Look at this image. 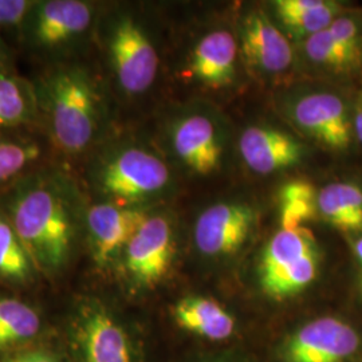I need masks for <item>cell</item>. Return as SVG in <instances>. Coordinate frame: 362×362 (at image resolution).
<instances>
[{"label": "cell", "mask_w": 362, "mask_h": 362, "mask_svg": "<svg viewBox=\"0 0 362 362\" xmlns=\"http://www.w3.org/2000/svg\"><path fill=\"white\" fill-rule=\"evenodd\" d=\"M238 46L230 31H214L202 39L191 61V71L209 88H223L235 76Z\"/></svg>", "instance_id": "9a60e30c"}, {"label": "cell", "mask_w": 362, "mask_h": 362, "mask_svg": "<svg viewBox=\"0 0 362 362\" xmlns=\"http://www.w3.org/2000/svg\"><path fill=\"white\" fill-rule=\"evenodd\" d=\"M173 146L182 163L200 175H208L219 167L221 146L215 127L207 117L181 119L173 132Z\"/></svg>", "instance_id": "4fadbf2b"}, {"label": "cell", "mask_w": 362, "mask_h": 362, "mask_svg": "<svg viewBox=\"0 0 362 362\" xmlns=\"http://www.w3.org/2000/svg\"><path fill=\"white\" fill-rule=\"evenodd\" d=\"M327 28L341 45H344L350 52H356L362 57L361 34L360 28L353 19L346 16H338Z\"/></svg>", "instance_id": "4316f807"}, {"label": "cell", "mask_w": 362, "mask_h": 362, "mask_svg": "<svg viewBox=\"0 0 362 362\" xmlns=\"http://www.w3.org/2000/svg\"><path fill=\"white\" fill-rule=\"evenodd\" d=\"M7 362H55L52 358L46 354L40 353H34V354H26V356H19L16 358H13Z\"/></svg>", "instance_id": "f546056e"}, {"label": "cell", "mask_w": 362, "mask_h": 362, "mask_svg": "<svg viewBox=\"0 0 362 362\" xmlns=\"http://www.w3.org/2000/svg\"><path fill=\"white\" fill-rule=\"evenodd\" d=\"M54 137L66 152L83 151L97 125V100L89 79L78 70H62L49 85Z\"/></svg>", "instance_id": "7a4b0ae2"}, {"label": "cell", "mask_w": 362, "mask_h": 362, "mask_svg": "<svg viewBox=\"0 0 362 362\" xmlns=\"http://www.w3.org/2000/svg\"><path fill=\"white\" fill-rule=\"evenodd\" d=\"M239 149L247 167L260 175L290 168L302 158V148L284 132L252 127L243 132Z\"/></svg>", "instance_id": "30bf717a"}, {"label": "cell", "mask_w": 362, "mask_h": 362, "mask_svg": "<svg viewBox=\"0 0 362 362\" xmlns=\"http://www.w3.org/2000/svg\"><path fill=\"white\" fill-rule=\"evenodd\" d=\"M110 52L118 82L127 93H143L153 83L158 55L148 35L134 21L127 18L117 25Z\"/></svg>", "instance_id": "5b68a950"}, {"label": "cell", "mask_w": 362, "mask_h": 362, "mask_svg": "<svg viewBox=\"0 0 362 362\" xmlns=\"http://www.w3.org/2000/svg\"><path fill=\"white\" fill-rule=\"evenodd\" d=\"M324 0H278L275 1V10L281 21L294 18L308 13L321 6Z\"/></svg>", "instance_id": "f1b7e54d"}, {"label": "cell", "mask_w": 362, "mask_h": 362, "mask_svg": "<svg viewBox=\"0 0 362 362\" xmlns=\"http://www.w3.org/2000/svg\"><path fill=\"white\" fill-rule=\"evenodd\" d=\"M90 7L83 1H46L35 15L34 37L40 45H61L83 33L90 25Z\"/></svg>", "instance_id": "5bb4252c"}, {"label": "cell", "mask_w": 362, "mask_h": 362, "mask_svg": "<svg viewBox=\"0 0 362 362\" xmlns=\"http://www.w3.org/2000/svg\"><path fill=\"white\" fill-rule=\"evenodd\" d=\"M361 287H362V285H361Z\"/></svg>", "instance_id": "836d02e7"}, {"label": "cell", "mask_w": 362, "mask_h": 362, "mask_svg": "<svg viewBox=\"0 0 362 362\" xmlns=\"http://www.w3.org/2000/svg\"><path fill=\"white\" fill-rule=\"evenodd\" d=\"M318 192L306 180L290 181L281 189L282 230H298L315 218L318 211Z\"/></svg>", "instance_id": "d6986e66"}, {"label": "cell", "mask_w": 362, "mask_h": 362, "mask_svg": "<svg viewBox=\"0 0 362 362\" xmlns=\"http://www.w3.org/2000/svg\"><path fill=\"white\" fill-rule=\"evenodd\" d=\"M298 125L332 149H345L351 140L348 110L332 93H314L298 100L294 106Z\"/></svg>", "instance_id": "ba28073f"}, {"label": "cell", "mask_w": 362, "mask_h": 362, "mask_svg": "<svg viewBox=\"0 0 362 362\" xmlns=\"http://www.w3.org/2000/svg\"><path fill=\"white\" fill-rule=\"evenodd\" d=\"M1 62H3V52H1V49H0V65H1Z\"/></svg>", "instance_id": "d6a6232c"}, {"label": "cell", "mask_w": 362, "mask_h": 362, "mask_svg": "<svg viewBox=\"0 0 362 362\" xmlns=\"http://www.w3.org/2000/svg\"><path fill=\"white\" fill-rule=\"evenodd\" d=\"M30 270L26 250L22 246L13 224L0 216V275L23 279Z\"/></svg>", "instance_id": "603a6c76"}, {"label": "cell", "mask_w": 362, "mask_h": 362, "mask_svg": "<svg viewBox=\"0 0 362 362\" xmlns=\"http://www.w3.org/2000/svg\"><path fill=\"white\" fill-rule=\"evenodd\" d=\"M341 13V4L322 1L321 6L308 13L282 21L294 37H310L330 26Z\"/></svg>", "instance_id": "d4e9b609"}, {"label": "cell", "mask_w": 362, "mask_h": 362, "mask_svg": "<svg viewBox=\"0 0 362 362\" xmlns=\"http://www.w3.org/2000/svg\"><path fill=\"white\" fill-rule=\"evenodd\" d=\"M38 155L39 149L34 145L0 141V181L11 179Z\"/></svg>", "instance_id": "484cf974"}, {"label": "cell", "mask_w": 362, "mask_h": 362, "mask_svg": "<svg viewBox=\"0 0 362 362\" xmlns=\"http://www.w3.org/2000/svg\"><path fill=\"white\" fill-rule=\"evenodd\" d=\"M146 219V214L139 209L115 204L91 207L88 214V227L97 263L104 266L118 251L125 250Z\"/></svg>", "instance_id": "9c48e42d"}, {"label": "cell", "mask_w": 362, "mask_h": 362, "mask_svg": "<svg viewBox=\"0 0 362 362\" xmlns=\"http://www.w3.org/2000/svg\"><path fill=\"white\" fill-rule=\"evenodd\" d=\"M354 252H356V257H357L360 264L362 266V238H360V239L354 243Z\"/></svg>", "instance_id": "1f68e13d"}, {"label": "cell", "mask_w": 362, "mask_h": 362, "mask_svg": "<svg viewBox=\"0 0 362 362\" xmlns=\"http://www.w3.org/2000/svg\"><path fill=\"white\" fill-rule=\"evenodd\" d=\"M305 50L313 62L339 70L356 66L361 59V55L350 52L344 45H341L332 35L329 28L306 39Z\"/></svg>", "instance_id": "7402d4cb"}, {"label": "cell", "mask_w": 362, "mask_h": 362, "mask_svg": "<svg viewBox=\"0 0 362 362\" xmlns=\"http://www.w3.org/2000/svg\"><path fill=\"white\" fill-rule=\"evenodd\" d=\"M173 315L181 329L212 341L227 339L235 330L233 315L209 298H182L176 303Z\"/></svg>", "instance_id": "2e32d148"}, {"label": "cell", "mask_w": 362, "mask_h": 362, "mask_svg": "<svg viewBox=\"0 0 362 362\" xmlns=\"http://www.w3.org/2000/svg\"><path fill=\"white\" fill-rule=\"evenodd\" d=\"M173 255L175 240L168 220L148 216L125 247V264L139 285L153 286L167 275Z\"/></svg>", "instance_id": "8992f818"}, {"label": "cell", "mask_w": 362, "mask_h": 362, "mask_svg": "<svg viewBox=\"0 0 362 362\" xmlns=\"http://www.w3.org/2000/svg\"><path fill=\"white\" fill-rule=\"evenodd\" d=\"M31 3L25 0H0V26H15L26 18Z\"/></svg>", "instance_id": "83f0119b"}, {"label": "cell", "mask_w": 362, "mask_h": 362, "mask_svg": "<svg viewBox=\"0 0 362 362\" xmlns=\"http://www.w3.org/2000/svg\"><path fill=\"white\" fill-rule=\"evenodd\" d=\"M255 219V211L246 204H215L207 208L196 221V246L208 257L233 254L246 242Z\"/></svg>", "instance_id": "52a82bcc"}, {"label": "cell", "mask_w": 362, "mask_h": 362, "mask_svg": "<svg viewBox=\"0 0 362 362\" xmlns=\"http://www.w3.org/2000/svg\"><path fill=\"white\" fill-rule=\"evenodd\" d=\"M39 326L38 314L23 302L0 300V349L35 336Z\"/></svg>", "instance_id": "44dd1931"}, {"label": "cell", "mask_w": 362, "mask_h": 362, "mask_svg": "<svg viewBox=\"0 0 362 362\" xmlns=\"http://www.w3.org/2000/svg\"><path fill=\"white\" fill-rule=\"evenodd\" d=\"M318 211L342 233H362V189L351 182H333L318 192Z\"/></svg>", "instance_id": "e0dca14e"}, {"label": "cell", "mask_w": 362, "mask_h": 362, "mask_svg": "<svg viewBox=\"0 0 362 362\" xmlns=\"http://www.w3.org/2000/svg\"><path fill=\"white\" fill-rule=\"evenodd\" d=\"M85 362H133L129 338L106 311H86L78 326Z\"/></svg>", "instance_id": "8fae6325"}, {"label": "cell", "mask_w": 362, "mask_h": 362, "mask_svg": "<svg viewBox=\"0 0 362 362\" xmlns=\"http://www.w3.org/2000/svg\"><path fill=\"white\" fill-rule=\"evenodd\" d=\"M242 49L250 65L269 73L284 71L293 62L285 35L263 13H251L243 25Z\"/></svg>", "instance_id": "7c38bea8"}, {"label": "cell", "mask_w": 362, "mask_h": 362, "mask_svg": "<svg viewBox=\"0 0 362 362\" xmlns=\"http://www.w3.org/2000/svg\"><path fill=\"white\" fill-rule=\"evenodd\" d=\"M30 115V101L23 86L11 77L0 76V128L23 122Z\"/></svg>", "instance_id": "cb8c5ba5"}, {"label": "cell", "mask_w": 362, "mask_h": 362, "mask_svg": "<svg viewBox=\"0 0 362 362\" xmlns=\"http://www.w3.org/2000/svg\"><path fill=\"white\" fill-rule=\"evenodd\" d=\"M13 227L27 255L49 269L64 264L73 238V226L65 202L50 187H30L13 208Z\"/></svg>", "instance_id": "6da1fadb"}, {"label": "cell", "mask_w": 362, "mask_h": 362, "mask_svg": "<svg viewBox=\"0 0 362 362\" xmlns=\"http://www.w3.org/2000/svg\"><path fill=\"white\" fill-rule=\"evenodd\" d=\"M320 264L318 250L299 259L294 264L269 278L260 279L262 288L269 297L285 299L305 290L315 279Z\"/></svg>", "instance_id": "ffe728a7"}, {"label": "cell", "mask_w": 362, "mask_h": 362, "mask_svg": "<svg viewBox=\"0 0 362 362\" xmlns=\"http://www.w3.org/2000/svg\"><path fill=\"white\" fill-rule=\"evenodd\" d=\"M168 180V168L158 157L132 148L105 167L101 185L106 194L129 202L161 191Z\"/></svg>", "instance_id": "277c9868"}, {"label": "cell", "mask_w": 362, "mask_h": 362, "mask_svg": "<svg viewBox=\"0 0 362 362\" xmlns=\"http://www.w3.org/2000/svg\"><path fill=\"white\" fill-rule=\"evenodd\" d=\"M360 346V337L350 325L322 317L303 325L288 339V362H345Z\"/></svg>", "instance_id": "3957f363"}, {"label": "cell", "mask_w": 362, "mask_h": 362, "mask_svg": "<svg viewBox=\"0 0 362 362\" xmlns=\"http://www.w3.org/2000/svg\"><path fill=\"white\" fill-rule=\"evenodd\" d=\"M318 250L310 230H281L272 236L260 259V279L282 272L299 259Z\"/></svg>", "instance_id": "ac0fdd59"}, {"label": "cell", "mask_w": 362, "mask_h": 362, "mask_svg": "<svg viewBox=\"0 0 362 362\" xmlns=\"http://www.w3.org/2000/svg\"><path fill=\"white\" fill-rule=\"evenodd\" d=\"M356 133L358 136V139L362 141V104L358 107V112H357V116H356Z\"/></svg>", "instance_id": "4dcf8cb0"}]
</instances>
